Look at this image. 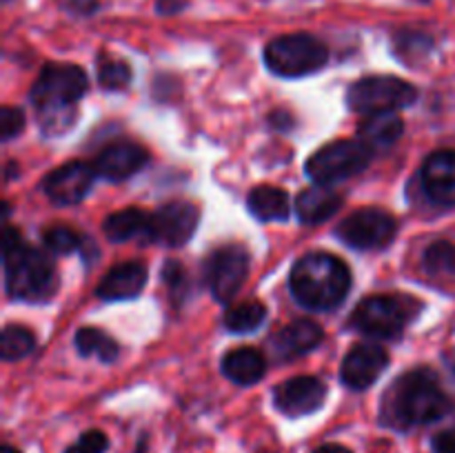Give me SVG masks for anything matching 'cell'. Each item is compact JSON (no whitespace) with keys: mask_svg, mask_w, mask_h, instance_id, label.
I'll return each instance as SVG.
<instances>
[{"mask_svg":"<svg viewBox=\"0 0 455 453\" xmlns=\"http://www.w3.org/2000/svg\"><path fill=\"white\" fill-rule=\"evenodd\" d=\"M87 74L78 65L49 62L36 78L29 100L47 136H62L76 123V105L87 93Z\"/></svg>","mask_w":455,"mask_h":453,"instance_id":"1","label":"cell"},{"mask_svg":"<svg viewBox=\"0 0 455 453\" xmlns=\"http://www.w3.org/2000/svg\"><path fill=\"white\" fill-rule=\"evenodd\" d=\"M453 409L451 398L440 386L438 376L431 369H413L398 378L382 404V422L395 429L431 425Z\"/></svg>","mask_w":455,"mask_h":453,"instance_id":"2","label":"cell"},{"mask_svg":"<svg viewBox=\"0 0 455 453\" xmlns=\"http://www.w3.org/2000/svg\"><path fill=\"white\" fill-rule=\"evenodd\" d=\"M289 289L305 309L331 311L338 309L349 293L351 271L331 253L311 251L293 265Z\"/></svg>","mask_w":455,"mask_h":453,"instance_id":"3","label":"cell"},{"mask_svg":"<svg viewBox=\"0 0 455 453\" xmlns=\"http://www.w3.org/2000/svg\"><path fill=\"white\" fill-rule=\"evenodd\" d=\"M4 284L12 298L27 302H44L58 291V274L47 256L31 249L13 226H4L3 234Z\"/></svg>","mask_w":455,"mask_h":453,"instance_id":"4","label":"cell"},{"mask_svg":"<svg viewBox=\"0 0 455 453\" xmlns=\"http://www.w3.org/2000/svg\"><path fill=\"white\" fill-rule=\"evenodd\" d=\"M422 309L420 302L413 296H400V293H378L360 302L349 318V327L371 338H398L409 322Z\"/></svg>","mask_w":455,"mask_h":453,"instance_id":"5","label":"cell"},{"mask_svg":"<svg viewBox=\"0 0 455 453\" xmlns=\"http://www.w3.org/2000/svg\"><path fill=\"white\" fill-rule=\"evenodd\" d=\"M329 60L327 44L311 34L278 36L265 47V62L275 76L302 78L323 69Z\"/></svg>","mask_w":455,"mask_h":453,"instance_id":"6","label":"cell"},{"mask_svg":"<svg viewBox=\"0 0 455 453\" xmlns=\"http://www.w3.org/2000/svg\"><path fill=\"white\" fill-rule=\"evenodd\" d=\"M373 158V149L364 140L342 138L329 145L320 147L309 160H307V173L318 185H333V182L347 180L355 173L364 171Z\"/></svg>","mask_w":455,"mask_h":453,"instance_id":"7","label":"cell"},{"mask_svg":"<svg viewBox=\"0 0 455 453\" xmlns=\"http://www.w3.org/2000/svg\"><path fill=\"white\" fill-rule=\"evenodd\" d=\"M418 100V89L395 76H369L355 80L347 91V105L358 114H387L404 109Z\"/></svg>","mask_w":455,"mask_h":453,"instance_id":"8","label":"cell"},{"mask_svg":"<svg viewBox=\"0 0 455 453\" xmlns=\"http://www.w3.org/2000/svg\"><path fill=\"white\" fill-rule=\"evenodd\" d=\"M398 234V220L382 209L364 207L351 213L338 226V238L347 247L369 251V249H382L391 242Z\"/></svg>","mask_w":455,"mask_h":453,"instance_id":"9","label":"cell"},{"mask_svg":"<svg viewBox=\"0 0 455 453\" xmlns=\"http://www.w3.org/2000/svg\"><path fill=\"white\" fill-rule=\"evenodd\" d=\"M249 271V253L240 244H225L207 258L204 280L212 296L220 302H229L243 287Z\"/></svg>","mask_w":455,"mask_h":453,"instance_id":"10","label":"cell"},{"mask_svg":"<svg viewBox=\"0 0 455 453\" xmlns=\"http://www.w3.org/2000/svg\"><path fill=\"white\" fill-rule=\"evenodd\" d=\"M198 220L200 211L196 204L187 203V200H172L156 213H151L149 242L164 244V247H182L196 234Z\"/></svg>","mask_w":455,"mask_h":453,"instance_id":"11","label":"cell"},{"mask_svg":"<svg viewBox=\"0 0 455 453\" xmlns=\"http://www.w3.org/2000/svg\"><path fill=\"white\" fill-rule=\"evenodd\" d=\"M327 398V386L314 376H296L280 382L274 389V404L289 417L309 416L318 411Z\"/></svg>","mask_w":455,"mask_h":453,"instance_id":"12","label":"cell"},{"mask_svg":"<svg viewBox=\"0 0 455 453\" xmlns=\"http://www.w3.org/2000/svg\"><path fill=\"white\" fill-rule=\"evenodd\" d=\"M93 178H96V169L89 167L87 163L74 160L47 173L43 180V191L53 204H60V207L78 204L92 189Z\"/></svg>","mask_w":455,"mask_h":453,"instance_id":"13","label":"cell"},{"mask_svg":"<svg viewBox=\"0 0 455 453\" xmlns=\"http://www.w3.org/2000/svg\"><path fill=\"white\" fill-rule=\"evenodd\" d=\"M387 364H389V355L382 346L360 342L351 346L349 354L342 360L340 378L349 389L364 391L385 373Z\"/></svg>","mask_w":455,"mask_h":453,"instance_id":"14","label":"cell"},{"mask_svg":"<svg viewBox=\"0 0 455 453\" xmlns=\"http://www.w3.org/2000/svg\"><path fill=\"white\" fill-rule=\"evenodd\" d=\"M149 163V154L142 145L132 140H116L107 145L93 160L96 176L109 182H123L140 171Z\"/></svg>","mask_w":455,"mask_h":453,"instance_id":"15","label":"cell"},{"mask_svg":"<svg viewBox=\"0 0 455 453\" xmlns=\"http://www.w3.org/2000/svg\"><path fill=\"white\" fill-rule=\"evenodd\" d=\"M420 182L427 198L440 207L455 204V149L434 151L420 169Z\"/></svg>","mask_w":455,"mask_h":453,"instance_id":"16","label":"cell"},{"mask_svg":"<svg viewBox=\"0 0 455 453\" xmlns=\"http://www.w3.org/2000/svg\"><path fill=\"white\" fill-rule=\"evenodd\" d=\"M147 275H149V271H147V266L138 260L116 265L114 269L107 271L105 278L98 284V298L109 302L132 300V298H136L138 293L145 289Z\"/></svg>","mask_w":455,"mask_h":453,"instance_id":"17","label":"cell"},{"mask_svg":"<svg viewBox=\"0 0 455 453\" xmlns=\"http://www.w3.org/2000/svg\"><path fill=\"white\" fill-rule=\"evenodd\" d=\"M324 340V331L318 322L314 320H293L287 327L280 329L278 333L271 340L274 346V354L280 360H293L300 358V355L309 354L311 349L320 345Z\"/></svg>","mask_w":455,"mask_h":453,"instance_id":"18","label":"cell"},{"mask_svg":"<svg viewBox=\"0 0 455 453\" xmlns=\"http://www.w3.org/2000/svg\"><path fill=\"white\" fill-rule=\"evenodd\" d=\"M267 360L253 346H238L222 358V373L240 386H251L265 378Z\"/></svg>","mask_w":455,"mask_h":453,"instance_id":"19","label":"cell"},{"mask_svg":"<svg viewBox=\"0 0 455 453\" xmlns=\"http://www.w3.org/2000/svg\"><path fill=\"white\" fill-rule=\"evenodd\" d=\"M342 195L333 191L331 187L318 185L305 189L296 200V211L300 222L305 225H320V222L329 220L338 209L342 207Z\"/></svg>","mask_w":455,"mask_h":453,"instance_id":"20","label":"cell"},{"mask_svg":"<svg viewBox=\"0 0 455 453\" xmlns=\"http://www.w3.org/2000/svg\"><path fill=\"white\" fill-rule=\"evenodd\" d=\"M107 238L111 242H127V240H140L149 244L151 234V213L140 211V209H123L111 216H107L102 225Z\"/></svg>","mask_w":455,"mask_h":453,"instance_id":"21","label":"cell"},{"mask_svg":"<svg viewBox=\"0 0 455 453\" xmlns=\"http://www.w3.org/2000/svg\"><path fill=\"white\" fill-rule=\"evenodd\" d=\"M247 207L258 220L262 222H278L289 218V195L287 191L271 185H260L249 194Z\"/></svg>","mask_w":455,"mask_h":453,"instance_id":"22","label":"cell"},{"mask_svg":"<svg viewBox=\"0 0 455 453\" xmlns=\"http://www.w3.org/2000/svg\"><path fill=\"white\" fill-rule=\"evenodd\" d=\"M404 123L395 111H387V114H373L360 124V140L367 142L371 149L376 147H389L398 142L403 136Z\"/></svg>","mask_w":455,"mask_h":453,"instance_id":"23","label":"cell"},{"mask_svg":"<svg viewBox=\"0 0 455 453\" xmlns=\"http://www.w3.org/2000/svg\"><path fill=\"white\" fill-rule=\"evenodd\" d=\"M74 345L80 355H84V358H98L100 362H114L120 354L118 342L96 327L78 329V333L74 338Z\"/></svg>","mask_w":455,"mask_h":453,"instance_id":"24","label":"cell"},{"mask_svg":"<svg viewBox=\"0 0 455 453\" xmlns=\"http://www.w3.org/2000/svg\"><path fill=\"white\" fill-rule=\"evenodd\" d=\"M267 309L262 302H243V305L231 306L225 314V327L234 333H249L256 331L265 322Z\"/></svg>","mask_w":455,"mask_h":453,"instance_id":"25","label":"cell"},{"mask_svg":"<svg viewBox=\"0 0 455 453\" xmlns=\"http://www.w3.org/2000/svg\"><path fill=\"white\" fill-rule=\"evenodd\" d=\"M36 346L34 333L20 324H7L0 333V351H3V360L12 362V360H20L29 355Z\"/></svg>","mask_w":455,"mask_h":453,"instance_id":"26","label":"cell"},{"mask_svg":"<svg viewBox=\"0 0 455 453\" xmlns=\"http://www.w3.org/2000/svg\"><path fill=\"white\" fill-rule=\"evenodd\" d=\"M422 265L431 275H453L455 274V244L449 240H438L429 244L422 256Z\"/></svg>","mask_w":455,"mask_h":453,"instance_id":"27","label":"cell"},{"mask_svg":"<svg viewBox=\"0 0 455 453\" xmlns=\"http://www.w3.org/2000/svg\"><path fill=\"white\" fill-rule=\"evenodd\" d=\"M98 80L109 91H120V89L132 83V67L124 60H118V58H100V62H98Z\"/></svg>","mask_w":455,"mask_h":453,"instance_id":"28","label":"cell"},{"mask_svg":"<svg viewBox=\"0 0 455 453\" xmlns=\"http://www.w3.org/2000/svg\"><path fill=\"white\" fill-rule=\"evenodd\" d=\"M43 242L49 251L58 253V256H67V253H74V251H78V249L84 247L83 235L76 234L74 229H69V226H62V225L52 226V229L44 231Z\"/></svg>","mask_w":455,"mask_h":453,"instance_id":"29","label":"cell"},{"mask_svg":"<svg viewBox=\"0 0 455 453\" xmlns=\"http://www.w3.org/2000/svg\"><path fill=\"white\" fill-rule=\"evenodd\" d=\"M431 49V38L418 31H407V34L395 38V52L404 62H418V56H427Z\"/></svg>","mask_w":455,"mask_h":453,"instance_id":"30","label":"cell"},{"mask_svg":"<svg viewBox=\"0 0 455 453\" xmlns=\"http://www.w3.org/2000/svg\"><path fill=\"white\" fill-rule=\"evenodd\" d=\"M107 447H109L107 435L102 433V431L92 429L84 431L71 447H67L65 453H105Z\"/></svg>","mask_w":455,"mask_h":453,"instance_id":"31","label":"cell"},{"mask_svg":"<svg viewBox=\"0 0 455 453\" xmlns=\"http://www.w3.org/2000/svg\"><path fill=\"white\" fill-rule=\"evenodd\" d=\"M25 129V114L18 107H3L0 111V138L12 140Z\"/></svg>","mask_w":455,"mask_h":453,"instance_id":"32","label":"cell"},{"mask_svg":"<svg viewBox=\"0 0 455 453\" xmlns=\"http://www.w3.org/2000/svg\"><path fill=\"white\" fill-rule=\"evenodd\" d=\"M163 278L167 280L169 289L173 291V296H182L187 287V271L180 262L169 260L163 269Z\"/></svg>","mask_w":455,"mask_h":453,"instance_id":"33","label":"cell"},{"mask_svg":"<svg viewBox=\"0 0 455 453\" xmlns=\"http://www.w3.org/2000/svg\"><path fill=\"white\" fill-rule=\"evenodd\" d=\"M431 449L434 453H455V426L435 433L431 440Z\"/></svg>","mask_w":455,"mask_h":453,"instance_id":"34","label":"cell"},{"mask_svg":"<svg viewBox=\"0 0 455 453\" xmlns=\"http://www.w3.org/2000/svg\"><path fill=\"white\" fill-rule=\"evenodd\" d=\"M189 0H156V12L163 13V16H173V13H180L182 9H187Z\"/></svg>","mask_w":455,"mask_h":453,"instance_id":"35","label":"cell"},{"mask_svg":"<svg viewBox=\"0 0 455 453\" xmlns=\"http://www.w3.org/2000/svg\"><path fill=\"white\" fill-rule=\"evenodd\" d=\"M269 124H271V127L280 129V131H284V129L293 127V118L287 114V111L278 109V111H274V114L269 115Z\"/></svg>","mask_w":455,"mask_h":453,"instance_id":"36","label":"cell"},{"mask_svg":"<svg viewBox=\"0 0 455 453\" xmlns=\"http://www.w3.org/2000/svg\"><path fill=\"white\" fill-rule=\"evenodd\" d=\"M314 453H351V449H347L345 444H333V442H329V444H323V447L315 449Z\"/></svg>","mask_w":455,"mask_h":453,"instance_id":"37","label":"cell"},{"mask_svg":"<svg viewBox=\"0 0 455 453\" xmlns=\"http://www.w3.org/2000/svg\"><path fill=\"white\" fill-rule=\"evenodd\" d=\"M0 453H20V451H18L16 447H12V444H4L3 451H0Z\"/></svg>","mask_w":455,"mask_h":453,"instance_id":"38","label":"cell"},{"mask_svg":"<svg viewBox=\"0 0 455 453\" xmlns=\"http://www.w3.org/2000/svg\"><path fill=\"white\" fill-rule=\"evenodd\" d=\"M4 3H9V0H4Z\"/></svg>","mask_w":455,"mask_h":453,"instance_id":"39","label":"cell"}]
</instances>
